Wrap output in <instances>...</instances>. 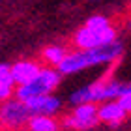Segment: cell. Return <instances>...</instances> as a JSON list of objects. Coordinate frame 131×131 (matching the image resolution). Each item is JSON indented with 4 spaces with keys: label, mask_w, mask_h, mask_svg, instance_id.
<instances>
[{
    "label": "cell",
    "mask_w": 131,
    "mask_h": 131,
    "mask_svg": "<svg viewBox=\"0 0 131 131\" xmlns=\"http://www.w3.org/2000/svg\"><path fill=\"white\" fill-rule=\"evenodd\" d=\"M124 54V43L122 41H112L109 45H101L96 49H77L68 52L64 62L58 66V71L62 75H73L79 71H84L94 66H105L112 64Z\"/></svg>",
    "instance_id": "cell-1"
},
{
    "label": "cell",
    "mask_w": 131,
    "mask_h": 131,
    "mask_svg": "<svg viewBox=\"0 0 131 131\" xmlns=\"http://www.w3.org/2000/svg\"><path fill=\"white\" fill-rule=\"evenodd\" d=\"M60 81H62V73L58 71V68L45 66V68L39 69V73L36 75L30 82L17 86L15 97H19L21 101H28V99L38 97V96H47V94H52V92L58 88Z\"/></svg>",
    "instance_id": "cell-2"
},
{
    "label": "cell",
    "mask_w": 131,
    "mask_h": 131,
    "mask_svg": "<svg viewBox=\"0 0 131 131\" xmlns=\"http://www.w3.org/2000/svg\"><path fill=\"white\" fill-rule=\"evenodd\" d=\"M32 118V112L25 101L19 97H9L0 103V126L6 129H21Z\"/></svg>",
    "instance_id": "cell-3"
},
{
    "label": "cell",
    "mask_w": 131,
    "mask_h": 131,
    "mask_svg": "<svg viewBox=\"0 0 131 131\" xmlns=\"http://www.w3.org/2000/svg\"><path fill=\"white\" fill-rule=\"evenodd\" d=\"M118 39V34L112 26L107 28H90V26H81L73 36V43L77 49H96L101 45H109Z\"/></svg>",
    "instance_id": "cell-4"
},
{
    "label": "cell",
    "mask_w": 131,
    "mask_h": 131,
    "mask_svg": "<svg viewBox=\"0 0 131 131\" xmlns=\"http://www.w3.org/2000/svg\"><path fill=\"white\" fill-rule=\"evenodd\" d=\"M97 103H82V105H75L71 114L64 118L62 126L73 131H88L92 127H96L99 120V112H97Z\"/></svg>",
    "instance_id": "cell-5"
},
{
    "label": "cell",
    "mask_w": 131,
    "mask_h": 131,
    "mask_svg": "<svg viewBox=\"0 0 131 131\" xmlns=\"http://www.w3.org/2000/svg\"><path fill=\"white\" fill-rule=\"evenodd\" d=\"M30 109L32 116H56L62 109V101L60 97L52 96V94H47V96H38L25 101Z\"/></svg>",
    "instance_id": "cell-6"
},
{
    "label": "cell",
    "mask_w": 131,
    "mask_h": 131,
    "mask_svg": "<svg viewBox=\"0 0 131 131\" xmlns=\"http://www.w3.org/2000/svg\"><path fill=\"white\" fill-rule=\"evenodd\" d=\"M97 112H99V120L105 122V124H109L111 127L118 126V124L127 116V112L122 109L120 103H118V99L103 101V103L97 107Z\"/></svg>",
    "instance_id": "cell-7"
},
{
    "label": "cell",
    "mask_w": 131,
    "mask_h": 131,
    "mask_svg": "<svg viewBox=\"0 0 131 131\" xmlns=\"http://www.w3.org/2000/svg\"><path fill=\"white\" fill-rule=\"evenodd\" d=\"M39 69H41V66L34 60H19V62L11 64V75H13V81L17 86L30 82L39 73Z\"/></svg>",
    "instance_id": "cell-8"
},
{
    "label": "cell",
    "mask_w": 131,
    "mask_h": 131,
    "mask_svg": "<svg viewBox=\"0 0 131 131\" xmlns=\"http://www.w3.org/2000/svg\"><path fill=\"white\" fill-rule=\"evenodd\" d=\"M17 84L11 75V66L9 64H0V103L15 96Z\"/></svg>",
    "instance_id": "cell-9"
},
{
    "label": "cell",
    "mask_w": 131,
    "mask_h": 131,
    "mask_svg": "<svg viewBox=\"0 0 131 131\" xmlns=\"http://www.w3.org/2000/svg\"><path fill=\"white\" fill-rule=\"evenodd\" d=\"M28 131H60V122L54 116H32L26 124Z\"/></svg>",
    "instance_id": "cell-10"
},
{
    "label": "cell",
    "mask_w": 131,
    "mask_h": 131,
    "mask_svg": "<svg viewBox=\"0 0 131 131\" xmlns=\"http://www.w3.org/2000/svg\"><path fill=\"white\" fill-rule=\"evenodd\" d=\"M66 56H68V51H66V47H62V45H49V47L43 49V52H41L43 62L52 66V68H58V66L64 62Z\"/></svg>",
    "instance_id": "cell-11"
},
{
    "label": "cell",
    "mask_w": 131,
    "mask_h": 131,
    "mask_svg": "<svg viewBox=\"0 0 131 131\" xmlns=\"http://www.w3.org/2000/svg\"><path fill=\"white\" fill-rule=\"evenodd\" d=\"M84 25L90 26V28H107V26H111V23L105 15H92Z\"/></svg>",
    "instance_id": "cell-12"
},
{
    "label": "cell",
    "mask_w": 131,
    "mask_h": 131,
    "mask_svg": "<svg viewBox=\"0 0 131 131\" xmlns=\"http://www.w3.org/2000/svg\"><path fill=\"white\" fill-rule=\"evenodd\" d=\"M118 103L122 105V109L127 112V114H131V94H126V96L118 97Z\"/></svg>",
    "instance_id": "cell-13"
},
{
    "label": "cell",
    "mask_w": 131,
    "mask_h": 131,
    "mask_svg": "<svg viewBox=\"0 0 131 131\" xmlns=\"http://www.w3.org/2000/svg\"><path fill=\"white\" fill-rule=\"evenodd\" d=\"M127 26H129V30H131V21H129V25H127Z\"/></svg>",
    "instance_id": "cell-14"
}]
</instances>
